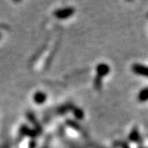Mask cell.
<instances>
[{"instance_id":"1","label":"cell","mask_w":148,"mask_h":148,"mask_svg":"<svg viewBox=\"0 0 148 148\" xmlns=\"http://www.w3.org/2000/svg\"><path fill=\"white\" fill-rule=\"evenodd\" d=\"M27 118L30 121L31 123H32V124L35 126V129H36L37 131H38V132H41V131H42V130H41V126L39 125V123H38L37 118L35 117V115H34L32 112H27Z\"/></svg>"},{"instance_id":"2","label":"cell","mask_w":148,"mask_h":148,"mask_svg":"<svg viewBox=\"0 0 148 148\" xmlns=\"http://www.w3.org/2000/svg\"><path fill=\"white\" fill-rule=\"evenodd\" d=\"M46 95L43 93V92H37L35 93L34 97H33V99H34V102L37 103H43L45 101H46Z\"/></svg>"},{"instance_id":"3","label":"cell","mask_w":148,"mask_h":148,"mask_svg":"<svg viewBox=\"0 0 148 148\" xmlns=\"http://www.w3.org/2000/svg\"><path fill=\"white\" fill-rule=\"evenodd\" d=\"M20 132L22 133L23 135H24V136H35V135H36V132L34 131V130H29L27 126H25V125H23L22 127H21V129H20Z\"/></svg>"},{"instance_id":"4","label":"cell","mask_w":148,"mask_h":148,"mask_svg":"<svg viewBox=\"0 0 148 148\" xmlns=\"http://www.w3.org/2000/svg\"><path fill=\"white\" fill-rule=\"evenodd\" d=\"M136 69L137 71L136 72H139L140 74H144V75H147L148 76V69L147 68L137 66V67H136Z\"/></svg>"},{"instance_id":"5","label":"cell","mask_w":148,"mask_h":148,"mask_svg":"<svg viewBox=\"0 0 148 148\" xmlns=\"http://www.w3.org/2000/svg\"><path fill=\"white\" fill-rule=\"evenodd\" d=\"M0 29H3V30H10V26L6 23H0Z\"/></svg>"},{"instance_id":"6","label":"cell","mask_w":148,"mask_h":148,"mask_svg":"<svg viewBox=\"0 0 148 148\" xmlns=\"http://www.w3.org/2000/svg\"><path fill=\"white\" fill-rule=\"evenodd\" d=\"M0 148H10V145L9 144H4L2 145H0Z\"/></svg>"},{"instance_id":"7","label":"cell","mask_w":148,"mask_h":148,"mask_svg":"<svg viewBox=\"0 0 148 148\" xmlns=\"http://www.w3.org/2000/svg\"><path fill=\"white\" fill-rule=\"evenodd\" d=\"M2 38V35H1V33H0V39Z\"/></svg>"}]
</instances>
